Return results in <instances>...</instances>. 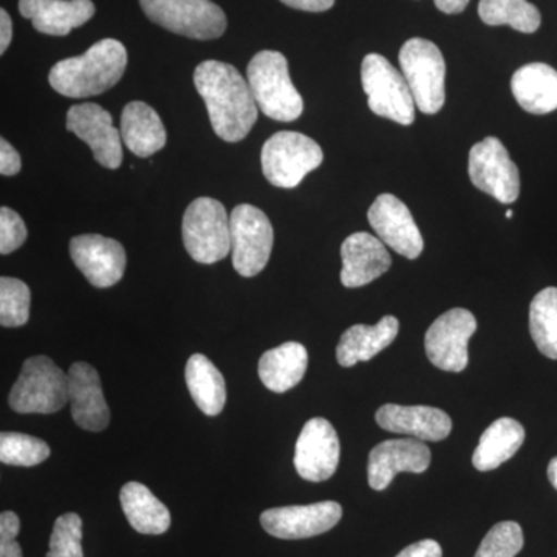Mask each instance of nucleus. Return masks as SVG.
Instances as JSON below:
<instances>
[{
	"mask_svg": "<svg viewBox=\"0 0 557 557\" xmlns=\"http://www.w3.org/2000/svg\"><path fill=\"white\" fill-rule=\"evenodd\" d=\"M121 138L141 159H148L166 145V129L159 113L143 101H132L121 113Z\"/></svg>",
	"mask_w": 557,
	"mask_h": 557,
	"instance_id": "nucleus-23",
	"label": "nucleus"
},
{
	"mask_svg": "<svg viewBox=\"0 0 557 557\" xmlns=\"http://www.w3.org/2000/svg\"><path fill=\"white\" fill-rule=\"evenodd\" d=\"M525 442V429L512 418H498L483 432L479 446L472 456L478 471L497 469L515 456Z\"/></svg>",
	"mask_w": 557,
	"mask_h": 557,
	"instance_id": "nucleus-28",
	"label": "nucleus"
},
{
	"mask_svg": "<svg viewBox=\"0 0 557 557\" xmlns=\"http://www.w3.org/2000/svg\"><path fill=\"white\" fill-rule=\"evenodd\" d=\"M69 403L73 420L84 431L101 432L109 426L100 375L87 362H75L69 370Z\"/></svg>",
	"mask_w": 557,
	"mask_h": 557,
	"instance_id": "nucleus-19",
	"label": "nucleus"
},
{
	"mask_svg": "<svg viewBox=\"0 0 557 557\" xmlns=\"http://www.w3.org/2000/svg\"><path fill=\"white\" fill-rule=\"evenodd\" d=\"M185 380L190 397L205 416L222 413L226 403V383L211 359L200 354L193 355L186 364Z\"/></svg>",
	"mask_w": 557,
	"mask_h": 557,
	"instance_id": "nucleus-29",
	"label": "nucleus"
},
{
	"mask_svg": "<svg viewBox=\"0 0 557 557\" xmlns=\"http://www.w3.org/2000/svg\"><path fill=\"white\" fill-rule=\"evenodd\" d=\"M431 449L421 440H387L370 450L368 475L372 490L384 491L399 472L423 474L431 465Z\"/></svg>",
	"mask_w": 557,
	"mask_h": 557,
	"instance_id": "nucleus-18",
	"label": "nucleus"
},
{
	"mask_svg": "<svg viewBox=\"0 0 557 557\" xmlns=\"http://www.w3.org/2000/svg\"><path fill=\"white\" fill-rule=\"evenodd\" d=\"M289 9L310 11V13H322L335 5V0H281Z\"/></svg>",
	"mask_w": 557,
	"mask_h": 557,
	"instance_id": "nucleus-40",
	"label": "nucleus"
},
{
	"mask_svg": "<svg viewBox=\"0 0 557 557\" xmlns=\"http://www.w3.org/2000/svg\"><path fill=\"white\" fill-rule=\"evenodd\" d=\"M322 160L321 146L299 132H277L262 148L263 175L277 188H296L309 172L321 166Z\"/></svg>",
	"mask_w": 557,
	"mask_h": 557,
	"instance_id": "nucleus-7",
	"label": "nucleus"
},
{
	"mask_svg": "<svg viewBox=\"0 0 557 557\" xmlns=\"http://www.w3.org/2000/svg\"><path fill=\"white\" fill-rule=\"evenodd\" d=\"M341 518L343 507L338 502L327 500L267 509L260 516V523L270 536L298 541L327 533L338 525Z\"/></svg>",
	"mask_w": 557,
	"mask_h": 557,
	"instance_id": "nucleus-13",
	"label": "nucleus"
},
{
	"mask_svg": "<svg viewBox=\"0 0 557 557\" xmlns=\"http://www.w3.org/2000/svg\"><path fill=\"white\" fill-rule=\"evenodd\" d=\"M194 84L218 137L228 143L247 138L258 121L259 108L239 70L226 62L203 61L194 72Z\"/></svg>",
	"mask_w": 557,
	"mask_h": 557,
	"instance_id": "nucleus-1",
	"label": "nucleus"
},
{
	"mask_svg": "<svg viewBox=\"0 0 557 557\" xmlns=\"http://www.w3.org/2000/svg\"><path fill=\"white\" fill-rule=\"evenodd\" d=\"M369 223L384 245L410 260L420 258L424 240L412 212L398 197L381 194L368 212Z\"/></svg>",
	"mask_w": 557,
	"mask_h": 557,
	"instance_id": "nucleus-17",
	"label": "nucleus"
},
{
	"mask_svg": "<svg viewBox=\"0 0 557 557\" xmlns=\"http://www.w3.org/2000/svg\"><path fill=\"white\" fill-rule=\"evenodd\" d=\"M233 267L240 276L255 277L269 263L274 231L265 212L252 205H239L230 218Z\"/></svg>",
	"mask_w": 557,
	"mask_h": 557,
	"instance_id": "nucleus-10",
	"label": "nucleus"
},
{
	"mask_svg": "<svg viewBox=\"0 0 557 557\" xmlns=\"http://www.w3.org/2000/svg\"><path fill=\"white\" fill-rule=\"evenodd\" d=\"M468 172L475 188L490 194L500 203L509 205L518 200L519 170L500 139L486 137L472 146Z\"/></svg>",
	"mask_w": 557,
	"mask_h": 557,
	"instance_id": "nucleus-11",
	"label": "nucleus"
},
{
	"mask_svg": "<svg viewBox=\"0 0 557 557\" xmlns=\"http://www.w3.org/2000/svg\"><path fill=\"white\" fill-rule=\"evenodd\" d=\"M398 319L384 317L375 325L357 324L341 336L336 359L343 368H351L359 361L368 362L391 346L397 338Z\"/></svg>",
	"mask_w": 557,
	"mask_h": 557,
	"instance_id": "nucleus-24",
	"label": "nucleus"
},
{
	"mask_svg": "<svg viewBox=\"0 0 557 557\" xmlns=\"http://www.w3.org/2000/svg\"><path fill=\"white\" fill-rule=\"evenodd\" d=\"M478 330V319L469 310L453 309L435 319L429 327L424 347L429 361L445 372L468 368V343Z\"/></svg>",
	"mask_w": 557,
	"mask_h": 557,
	"instance_id": "nucleus-12",
	"label": "nucleus"
},
{
	"mask_svg": "<svg viewBox=\"0 0 557 557\" xmlns=\"http://www.w3.org/2000/svg\"><path fill=\"white\" fill-rule=\"evenodd\" d=\"M341 445L335 428L325 418H311L300 431L295 448V468L307 482L321 483L338 469Z\"/></svg>",
	"mask_w": 557,
	"mask_h": 557,
	"instance_id": "nucleus-14",
	"label": "nucleus"
},
{
	"mask_svg": "<svg viewBox=\"0 0 557 557\" xmlns=\"http://www.w3.org/2000/svg\"><path fill=\"white\" fill-rule=\"evenodd\" d=\"M512 215H515V212H512V211H511V209H508V211H507V218H508V219H511V218H512Z\"/></svg>",
	"mask_w": 557,
	"mask_h": 557,
	"instance_id": "nucleus-44",
	"label": "nucleus"
},
{
	"mask_svg": "<svg viewBox=\"0 0 557 557\" xmlns=\"http://www.w3.org/2000/svg\"><path fill=\"white\" fill-rule=\"evenodd\" d=\"M376 423L384 431L409 435L421 442H442L453 431L448 413L429 406L384 405L376 412Z\"/></svg>",
	"mask_w": 557,
	"mask_h": 557,
	"instance_id": "nucleus-21",
	"label": "nucleus"
},
{
	"mask_svg": "<svg viewBox=\"0 0 557 557\" xmlns=\"http://www.w3.org/2000/svg\"><path fill=\"white\" fill-rule=\"evenodd\" d=\"M523 548V531L519 523L498 522L487 531L474 557H516Z\"/></svg>",
	"mask_w": 557,
	"mask_h": 557,
	"instance_id": "nucleus-35",
	"label": "nucleus"
},
{
	"mask_svg": "<svg viewBox=\"0 0 557 557\" xmlns=\"http://www.w3.org/2000/svg\"><path fill=\"white\" fill-rule=\"evenodd\" d=\"M440 11L446 14H458L467 9L469 0H434Z\"/></svg>",
	"mask_w": 557,
	"mask_h": 557,
	"instance_id": "nucleus-42",
	"label": "nucleus"
},
{
	"mask_svg": "<svg viewBox=\"0 0 557 557\" xmlns=\"http://www.w3.org/2000/svg\"><path fill=\"white\" fill-rule=\"evenodd\" d=\"M21 168V156L17 150L5 138L0 139V174L11 177L20 174Z\"/></svg>",
	"mask_w": 557,
	"mask_h": 557,
	"instance_id": "nucleus-38",
	"label": "nucleus"
},
{
	"mask_svg": "<svg viewBox=\"0 0 557 557\" xmlns=\"http://www.w3.org/2000/svg\"><path fill=\"white\" fill-rule=\"evenodd\" d=\"M511 90L520 108L534 115L557 109V72L544 62L520 67L512 75Z\"/></svg>",
	"mask_w": 557,
	"mask_h": 557,
	"instance_id": "nucleus-25",
	"label": "nucleus"
},
{
	"mask_svg": "<svg viewBox=\"0 0 557 557\" xmlns=\"http://www.w3.org/2000/svg\"><path fill=\"white\" fill-rule=\"evenodd\" d=\"M67 129L89 145L95 160L108 170H119L123 161L121 132L113 126L112 115L95 102L70 108Z\"/></svg>",
	"mask_w": 557,
	"mask_h": 557,
	"instance_id": "nucleus-16",
	"label": "nucleus"
},
{
	"mask_svg": "<svg viewBox=\"0 0 557 557\" xmlns=\"http://www.w3.org/2000/svg\"><path fill=\"white\" fill-rule=\"evenodd\" d=\"M530 332L539 351L557 359V288L542 289L531 302Z\"/></svg>",
	"mask_w": 557,
	"mask_h": 557,
	"instance_id": "nucleus-31",
	"label": "nucleus"
},
{
	"mask_svg": "<svg viewBox=\"0 0 557 557\" xmlns=\"http://www.w3.org/2000/svg\"><path fill=\"white\" fill-rule=\"evenodd\" d=\"M120 502L127 522L138 533L159 536L170 530V509L143 483L129 482L121 487Z\"/></svg>",
	"mask_w": 557,
	"mask_h": 557,
	"instance_id": "nucleus-27",
	"label": "nucleus"
},
{
	"mask_svg": "<svg viewBox=\"0 0 557 557\" xmlns=\"http://www.w3.org/2000/svg\"><path fill=\"white\" fill-rule=\"evenodd\" d=\"M126 67V47L116 39H102L81 57L57 62L49 83L62 97L89 98L116 86Z\"/></svg>",
	"mask_w": 557,
	"mask_h": 557,
	"instance_id": "nucleus-2",
	"label": "nucleus"
},
{
	"mask_svg": "<svg viewBox=\"0 0 557 557\" xmlns=\"http://www.w3.org/2000/svg\"><path fill=\"white\" fill-rule=\"evenodd\" d=\"M548 479L552 485L557 490V457L553 458L548 465Z\"/></svg>",
	"mask_w": 557,
	"mask_h": 557,
	"instance_id": "nucleus-43",
	"label": "nucleus"
},
{
	"mask_svg": "<svg viewBox=\"0 0 557 557\" xmlns=\"http://www.w3.org/2000/svg\"><path fill=\"white\" fill-rule=\"evenodd\" d=\"M70 256L94 287L119 284L126 270V249L119 240L100 234H83L70 240Z\"/></svg>",
	"mask_w": 557,
	"mask_h": 557,
	"instance_id": "nucleus-15",
	"label": "nucleus"
},
{
	"mask_svg": "<svg viewBox=\"0 0 557 557\" xmlns=\"http://www.w3.org/2000/svg\"><path fill=\"white\" fill-rule=\"evenodd\" d=\"M20 531V516L13 511H3L0 515V557H24L16 542Z\"/></svg>",
	"mask_w": 557,
	"mask_h": 557,
	"instance_id": "nucleus-37",
	"label": "nucleus"
},
{
	"mask_svg": "<svg viewBox=\"0 0 557 557\" xmlns=\"http://www.w3.org/2000/svg\"><path fill=\"white\" fill-rule=\"evenodd\" d=\"M153 24L190 39H218L226 30V16L211 0H139Z\"/></svg>",
	"mask_w": 557,
	"mask_h": 557,
	"instance_id": "nucleus-9",
	"label": "nucleus"
},
{
	"mask_svg": "<svg viewBox=\"0 0 557 557\" xmlns=\"http://www.w3.org/2000/svg\"><path fill=\"white\" fill-rule=\"evenodd\" d=\"M69 403V373L49 357H33L22 366L9 405L17 413L60 412Z\"/></svg>",
	"mask_w": 557,
	"mask_h": 557,
	"instance_id": "nucleus-5",
	"label": "nucleus"
},
{
	"mask_svg": "<svg viewBox=\"0 0 557 557\" xmlns=\"http://www.w3.org/2000/svg\"><path fill=\"white\" fill-rule=\"evenodd\" d=\"M182 236L190 258L205 265L220 262L233 249L228 212L211 197L189 205L183 215Z\"/></svg>",
	"mask_w": 557,
	"mask_h": 557,
	"instance_id": "nucleus-4",
	"label": "nucleus"
},
{
	"mask_svg": "<svg viewBox=\"0 0 557 557\" xmlns=\"http://www.w3.org/2000/svg\"><path fill=\"white\" fill-rule=\"evenodd\" d=\"M50 457V446L44 440L20 432L0 435V461L9 467H38Z\"/></svg>",
	"mask_w": 557,
	"mask_h": 557,
	"instance_id": "nucleus-32",
	"label": "nucleus"
},
{
	"mask_svg": "<svg viewBox=\"0 0 557 557\" xmlns=\"http://www.w3.org/2000/svg\"><path fill=\"white\" fill-rule=\"evenodd\" d=\"M20 11L35 30L50 36H67L95 16L91 0H20Z\"/></svg>",
	"mask_w": 557,
	"mask_h": 557,
	"instance_id": "nucleus-22",
	"label": "nucleus"
},
{
	"mask_svg": "<svg viewBox=\"0 0 557 557\" xmlns=\"http://www.w3.org/2000/svg\"><path fill=\"white\" fill-rule=\"evenodd\" d=\"M399 65L418 110L434 115L445 106L446 64L442 51L428 39H409L399 50Z\"/></svg>",
	"mask_w": 557,
	"mask_h": 557,
	"instance_id": "nucleus-6",
	"label": "nucleus"
},
{
	"mask_svg": "<svg viewBox=\"0 0 557 557\" xmlns=\"http://www.w3.org/2000/svg\"><path fill=\"white\" fill-rule=\"evenodd\" d=\"M480 20L491 27L509 25L520 33H534L541 27V13L528 0H480Z\"/></svg>",
	"mask_w": 557,
	"mask_h": 557,
	"instance_id": "nucleus-30",
	"label": "nucleus"
},
{
	"mask_svg": "<svg viewBox=\"0 0 557 557\" xmlns=\"http://www.w3.org/2000/svg\"><path fill=\"white\" fill-rule=\"evenodd\" d=\"M247 78L256 104L269 119L292 123L302 115V97L293 86L284 54L273 50L259 51L249 61Z\"/></svg>",
	"mask_w": 557,
	"mask_h": 557,
	"instance_id": "nucleus-3",
	"label": "nucleus"
},
{
	"mask_svg": "<svg viewBox=\"0 0 557 557\" xmlns=\"http://www.w3.org/2000/svg\"><path fill=\"white\" fill-rule=\"evenodd\" d=\"M309 366L307 348L299 343H285L271 348L259 359V379L274 394H285L298 386Z\"/></svg>",
	"mask_w": 557,
	"mask_h": 557,
	"instance_id": "nucleus-26",
	"label": "nucleus"
},
{
	"mask_svg": "<svg viewBox=\"0 0 557 557\" xmlns=\"http://www.w3.org/2000/svg\"><path fill=\"white\" fill-rule=\"evenodd\" d=\"M13 38V22L5 10H0V53H5Z\"/></svg>",
	"mask_w": 557,
	"mask_h": 557,
	"instance_id": "nucleus-41",
	"label": "nucleus"
},
{
	"mask_svg": "<svg viewBox=\"0 0 557 557\" xmlns=\"http://www.w3.org/2000/svg\"><path fill=\"white\" fill-rule=\"evenodd\" d=\"M46 557H84L83 520L78 515L67 512L57 519Z\"/></svg>",
	"mask_w": 557,
	"mask_h": 557,
	"instance_id": "nucleus-34",
	"label": "nucleus"
},
{
	"mask_svg": "<svg viewBox=\"0 0 557 557\" xmlns=\"http://www.w3.org/2000/svg\"><path fill=\"white\" fill-rule=\"evenodd\" d=\"M27 226L13 209H0V252L3 256L20 249L27 240Z\"/></svg>",
	"mask_w": 557,
	"mask_h": 557,
	"instance_id": "nucleus-36",
	"label": "nucleus"
},
{
	"mask_svg": "<svg viewBox=\"0 0 557 557\" xmlns=\"http://www.w3.org/2000/svg\"><path fill=\"white\" fill-rule=\"evenodd\" d=\"M397 557H443V549L440 547L438 542L426 539V541L409 545L408 548L398 553Z\"/></svg>",
	"mask_w": 557,
	"mask_h": 557,
	"instance_id": "nucleus-39",
	"label": "nucleus"
},
{
	"mask_svg": "<svg viewBox=\"0 0 557 557\" xmlns=\"http://www.w3.org/2000/svg\"><path fill=\"white\" fill-rule=\"evenodd\" d=\"M362 89L369 98V108L375 115L410 126L416 120V101L408 81L379 53H370L362 61Z\"/></svg>",
	"mask_w": 557,
	"mask_h": 557,
	"instance_id": "nucleus-8",
	"label": "nucleus"
},
{
	"mask_svg": "<svg viewBox=\"0 0 557 557\" xmlns=\"http://www.w3.org/2000/svg\"><path fill=\"white\" fill-rule=\"evenodd\" d=\"M341 282L347 288L364 287L392 267L391 255L383 242L369 233L348 236L341 247Z\"/></svg>",
	"mask_w": 557,
	"mask_h": 557,
	"instance_id": "nucleus-20",
	"label": "nucleus"
},
{
	"mask_svg": "<svg viewBox=\"0 0 557 557\" xmlns=\"http://www.w3.org/2000/svg\"><path fill=\"white\" fill-rule=\"evenodd\" d=\"M32 293L20 278H0V324L16 329L27 324L30 318Z\"/></svg>",
	"mask_w": 557,
	"mask_h": 557,
	"instance_id": "nucleus-33",
	"label": "nucleus"
}]
</instances>
